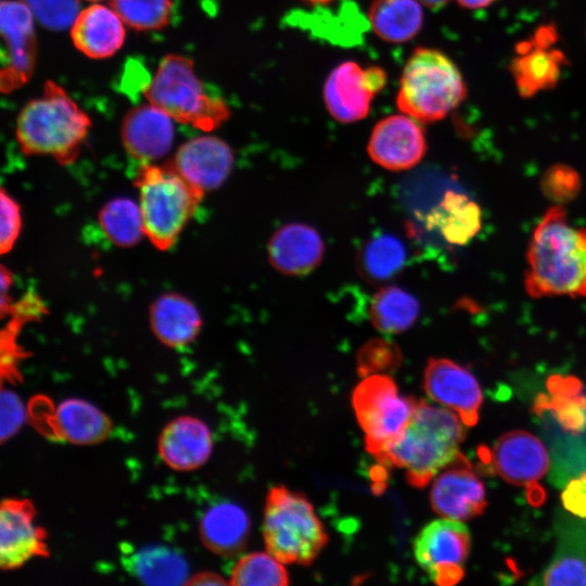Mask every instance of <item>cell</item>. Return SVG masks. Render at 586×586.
Masks as SVG:
<instances>
[{
    "instance_id": "603a6c76",
    "label": "cell",
    "mask_w": 586,
    "mask_h": 586,
    "mask_svg": "<svg viewBox=\"0 0 586 586\" xmlns=\"http://www.w3.org/2000/svg\"><path fill=\"white\" fill-rule=\"evenodd\" d=\"M54 436L74 445H93L104 441L111 430V419L95 405L81 398H67L52 412Z\"/></svg>"
},
{
    "instance_id": "d6a6232c",
    "label": "cell",
    "mask_w": 586,
    "mask_h": 586,
    "mask_svg": "<svg viewBox=\"0 0 586 586\" xmlns=\"http://www.w3.org/2000/svg\"><path fill=\"white\" fill-rule=\"evenodd\" d=\"M229 583L238 586H284L289 584V574L272 555L257 551L239 559Z\"/></svg>"
},
{
    "instance_id": "8d00e7d4",
    "label": "cell",
    "mask_w": 586,
    "mask_h": 586,
    "mask_svg": "<svg viewBox=\"0 0 586 586\" xmlns=\"http://www.w3.org/2000/svg\"><path fill=\"white\" fill-rule=\"evenodd\" d=\"M402 356L392 342L373 339L367 342L357 355L358 371L362 375L396 369Z\"/></svg>"
},
{
    "instance_id": "52a82bcc",
    "label": "cell",
    "mask_w": 586,
    "mask_h": 586,
    "mask_svg": "<svg viewBox=\"0 0 586 586\" xmlns=\"http://www.w3.org/2000/svg\"><path fill=\"white\" fill-rule=\"evenodd\" d=\"M263 534L270 555L301 565L310 564L328 542L309 500L284 486H275L267 495Z\"/></svg>"
},
{
    "instance_id": "bcb514c9",
    "label": "cell",
    "mask_w": 586,
    "mask_h": 586,
    "mask_svg": "<svg viewBox=\"0 0 586 586\" xmlns=\"http://www.w3.org/2000/svg\"><path fill=\"white\" fill-rule=\"evenodd\" d=\"M85 1H89V2H100V1H103V0H85Z\"/></svg>"
},
{
    "instance_id": "2e32d148",
    "label": "cell",
    "mask_w": 586,
    "mask_h": 586,
    "mask_svg": "<svg viewBox=\"0 0 586 586\" xmlns=\"http://www.w3.org/2000/svg\"><path fill=\"white\" fill-rule=\"evenodd\" d=\"M424 388L433 400L456 411L466 425L476 424L482 391L466 368L446 358H431L424 372Z\"/></svg>"
},
{
    "instance_id": "ba28073f",
    "label": "cell",
    "mask_w": 586,
    "mask_h": 586,
    "mask_svg": "<svg viewBox=\"0 0 586 586\" xmlns=\"http://www.w3.org/2000/svg\"><path fill=\"white\" fill-rule=\"evenodd\" d=\"M352 403L366 448L375 457L400 438L418 400L400 395L390 377L373 374L356 386Z\"/></svg>"
},
{
    "instance_id": "9a60e30c",
    "label": "cell",
    "mask_w": 586,
    "mask_h": 586,
    "mask_svg": "<svg viewBox=\"0 0 586 586\" xmlns=\"http://www.w3.org/2000/svg\"><path fill=\"white\" fill-rule=\"evenodd\" d=\"M425 149L422 127L407 114L391 115L378 122L368 142L372 161L390 170L413 167L422 160Z\"/></svg>"
},
{
    "instance_id": "7c38bea8",
    "label": "cell",
    "mask_w": 586,
    "mask_h": 586,
    "mask_svg": "<svg viewBox=\"0 0 586 586\" xmlns=\"http://www.w3.org/2000/svg\"><path fill=\"white\" fill-rule=\"evenodd\" d=\"M386 84V74L379 66L361 68L353 61L336 66L326 80L323 99L336 120L354 123L365 118L374 95Z\"/></svg>"
},
{
    "instance_id": "ffe728a7",
    "label": "cell",
    "mask_w": 586,
    "mask_h": 586,
    "mask_svg": "<svg viewBox=\"0 0 586 586\" xmlns=\"http://www.w3.org/2000/svg\"><path fill=\"white\" fill-rule=\"evenodd\" d=\"M126 24L111 7L99 2L80 10L69 27L75 48L93 60H104L120 50Z\"/></svg>"
},
{
    "instance_id": "b9f144b4",
    "label": "cell",
    "mask_w": 586,
    "mask_h": 586,
    "mask_svg": "<svg viewBox=\"0 0 586 586\" xmlns=\"http://www.w3.org/2000/svg\"><path fill=\"white\" fill-rule=\"evenodd\" d=\"M187 584L196 586L225 585L227 584V581L216 573L201 572L190 576Z\"/></svg>"
},
{
    "instance_id": "277c9868",
    "label": "cell",
    "mask_w": 586,
    "mask_h": 586,
    "mask_svg": "<svg viewBox=\"0 0 586 586\" xmlns=\"http://www.w3.org/2000/svg\"><path fill=\"white\" fill-rule=\"evenodd\" d=\"M144 233L162 251L174 245L204 192L193 187L173 166L142 164L135 180Z\"/></svg>"
},
{
    "instance_id": "60d3db41",
    "label": "cell",
    "mask_w": 586,
    "mask_h": 586,
    "mask_svg": "<svg viewBox=\"0 0 586 586\" xmlns=\"http://www.w3.org/2000/svg\"><path fill=\"white\" fill-rule=\"evenodd\" d=\"M561 500L568 511L586 519V473L568 483L561 494Z\"/></svg>"
},
{
    "instance_id": "6da1fadb",
    "label": "cell",
    "mask_w": 586,
    "mask_h": 586,
    "mask_svg": "<svg viewBox=\"0 0 586 586\" xmlns=\"http://www.w3.org/2000/svg\"><path fill=\"white\" fill-rule=\"evenodd\" d=\"M524 286L533 298L586 297V228L569 222L564 208L547 209L526 253Z\"/></svg>"
},
{
    "instance_id": "7bdbcfd3",
    "label": "cell",
    "mask_w": 586,
    "mask_h": 586,
    "mask_svg": "<svg viewBox=\"0 0 586 586\" xmlns=\"http://www.w3.org/2000/svg\"><path fill=\"white\" fill-rule=\"evenodd\" d=\"M462 7L468 9H480L489 5L494 0H457Z\"/></svg>"
},
{
    "instance_id": "4dcf8cb0",
    "label": "cell",
    "mask_w": 586,
    "mask_h": 586,
    "mask_svg": "<svg viewBox=\"0 0 586 586\" xmlns=\"http://www.w3.org/2000/svg\"><path fill=\"white\" fill-rule=\"evenodd\" d=\"M99 222L104 234L120 247L133 246L145 235L139 204L126 198L107 202L99 213Z\"/></svg>"
},
{
    "instance_id": "e575fe53",
    "label": "cell",
    "mask_w": 586,
    "mask_h": 586,
    "mask_svg": "<svg viewBox=\"0 0 586 586\" xmlns=\"http://www.w3.org/2000/svg\"><path fill=\"white\" fill-rule=\"evenodd\" d=\"M582 187L581 177L575 169L564 164L549 167L540 179L543 193L556 204L572 201Z\"/></svg>"
},
{
    "instance_id": "cb8c5ba5",
    "label": "cell",
    "mask_w": 586,
    "mask_h": 586,
    "mask_svg": "<svg viewBox=\"0 0 586 586\" xmlns=\"http://www.w3.org/2000/svg\"><path fill=\"white\" fill-rule=\"evenodd\" d=\"M250 528L251 522L245 510L229 500L211 506L200 521L203 544L221 556H233L241 551L247 542Z\"/></svg>"
},
{
    "instance_id": "4316f807",
    "label": "cell",
    "mask_w": 586,
    "mask_h": 586,
    "mask_svg": "<svg viewBox=\"0 0 586 586\" xmlns=\"http://www.w3.org/2000/svg\"><path fill=\"white\" fill-rule=\"evenodd\" d=\"M481 217L479 205L468 195L447 191L430 214L428 224L449 244L464 245L477 234Z\"/></svg>"
},
{
    "instance_id": "7a4b0ae2",
    "label": "cell",
    "mask_w": 586,
    "mask_h": 586,
    "mask_svg": "<svg viewBox=\"0 0 586 586\" xmlns=\"http://www.w3.org/2000/svg\"><path fill=\"white\" fill-rule=\"evenodd\" d=\"M459 418L447 408L420 399L400 438L375 458L382 464L404 469L407 482L423 488L460 455L466 430Z\"/></svg>"
},
{
    "instance_id": "484cf974",
    "label": "cell",
    "mask_w": 586,
    "mask_h": 586,
    "mask_svg": "<svg viewBox=\"0 0 586 586\" xmlns=\"http://www.w3.org/2000/svg\"><path fill=\"white\" fill-rule=\"evenodd\" d=\"M550 396L536 397L532 410L537 415L551 411L558 423L571 433L586 429V396L582 394V382L575 377L552 375L547 381Z\"/></svg>"
},
{
    "instance_id": "8fae6325",
    "label": "cell",
    "mask_w": 586,
    "mask_h": 586,
    "mask_svg": "<svg viewBox=\"0 0 586 586\" xmlns=\"http://www.w3.org/2000/svg\"><path fill=\"white\" fill-rule=\"evenodd\" d=\"M0 29L4 43L0 86L3 93H10L27 84L36 67L35 16L22 0H3Z\"/></svg>"
},
{
    "instance_id": "f546056e",
    "label": "cell",
    "mask_w": 586,
    "mask_h": 586,
    "mask_svg": "<svg viewBox=\"0 0 586 586\" xmlns=\"http://www.w3.org/2000/svg\"><path fill=\"white\" fill-rule=\"evenodd\" d=\"M419 309V303L413 295L396 286H386L374 295L370 318L381 332L399 333L415 323Z\"/></svg>"
},
{
    "instance_id": "d4e9b609",
    "label": "cell",
    "mask_w": 586,
    "mask_h": 586,
    "mask_svg": "<svg viewBox=\"0 0 586 586\" xmlns=\"http://www.w3.org/2000/svg\"><path fill=\"white\" fill-rule=\"evenodd\" d=\"M150 323L155 336L169 347L191 343L202 327L195 305L183 295L166 293L151 306Z\"/></svg>"
},
{
    "instance_id": "83f0119b",
    "label": "cell",
    "mask_w": 586,
    "mask_h": 586,
    "mask_svg": "<svg viewBox=\"0 0 586 586\" xmlns=\"http://www.w3.org/2000/svg\"><path fill=\"white\" fill-rule=\"evenodd\" d=\"M129 571L148 585L187 584L189 565L181 553L162 545H149L126 557Z\"/></svg>"
},
{
    "instance_id": "d590c367",
    "label": "cell",
    "mask_w": 586,
    "mask_h": 586,
    "mask_svg": "<svg viewBox=\"0 0 586 586\" xmlns=\"http://www.w3.org/2000/svg\"><path fill=\"white\" fill-rule=\"evenodd\" d=\"M35 18L51 30L69 28L79 10L78 0H22Z\"/></svg>"
},
{
    "instance_id": "7402d4cb",
    "label": "cell",
    "mask_w": 586,
    "mask_h": 586,
    "mask_svg": "<svg viewBox=\"0 0 586 586\" xmlns=\"http://www.w3.org/2000/svg\"><path fill=\"white\" fill-rule=\"evenodd\" d=\"M323 242L313 227L293 222L278 229L268 245L270 264L281 273L301 276L321 262Z\"/></svg>"
},
{
    "instance_id": "5bb4252c",
    "label": "cell",
    "mask_w": 586,
    "mask_h": 586,
    "mask_svg": "<svg viewBox=\"0 0 586 586\" xmlns=\"http://www.w3.org/2000/svg\"><path fill=\"white\" fill-rule=\"evenodd\" d=\"M48 555L46 533L36 523L27 499H4L0 508V564L14 570L36 557Z\"/></svg>"
},
{
    "instance_id": "9c48e42d",
    "label": "cell",
    "mask_w": 586,
    "mask_h": 586,
    "mask_svg": "<svg viewBox=\"0 0 586 586\" xmlns=\"http://www.w3.org/2000/svg\"><path fill=\"white\" fill-rule=\"evenodd\" d=\"M558 40L556 26L544 24L515 44L509 68L522 98H532L558 85L568 65L565 53L557 47Z\"/></svg>"
},
{
    "instance_id": "8992f818",
    "label": "cell",
    "mask_w": 586,
    "mask_h": 586,
    "mask_svg": "<svg viewBox=\"0 0 586 586\" xmlns=\"http://www.w3.org/2000/svg\"><path fill=\"white\" fill-rule=\"evenodd\" d=\"M143 95L175 122L203 131L216 129L230 116L226 102L207 93L193 61L181 54L163 58Z\"/></svg>"
},
{
    "instance_id": "d6986e66",
    "label": "cell",
    "mask_w": 586,
    "mask_h": 586,
    "mask_svg": "<svg viewBox=\"0 0 586 586\" xmlns=\"http://www.w3.org/2000/svg\"><path fill=\"white\" fill-rule=\"evenodd\" d=\"M120 137L130 157L149 164L162 158L171 149L174 119L148 102L127 112L122 122Z\"/></svg>"
},
{
    "instance_id": "836d02e7",
    "label": "cell",
    "mask_w": 586,
    "mask_h": 586,
    "mask_svg": "<svg viewBox=\"0 0 586 586\" xmlns=\"http://www.w3.org/2000/svg\"><path fill=\"white\" fill-rule=\"evenodd\" d=\"M124 23L138 31L165 28L173 14V0H110Z\"/></svg>"
},
{
    "instance_id": "f6af8a7d",
    "label": "cell",
    "mask_w": 586,
    "mask_h": 586,
    "mask_svg": "<svg viewBox=\"0 0 586 586\" xmlns=\"http://www.w3.org/2000/svg\"><path fill=\"white\" fill-rule=\"evenodd\" d=\"M305 1H307L309 3H316V4H326V3H329V2H331L333 0H305Z\"/></svg>"
},
{
    "instance_id": "f1b7e54d",
    "label": "cell",
    "mask_w": 586,
    "mask_h": 586,
    "mask_svg": "<svg viewBox=\"0 0 586 586\" xmlns=\"http://www.w3.org/2000/svg\"><path fill=\"white\" fill-rule=\"evenodd\" d=\"M369 21L381 39L405 42L421 29L423 11L419 0H373Z\"/></svg>"
},
{
    "instance_id": "3957f363",
    "label": "cell",
    "mask_w": 586,
    "mask_h": 586,
    "mask_svg": "<svg viewBox=\"0 0 586 586\" xmlns=\"http://www.w3.org/2000/svg\"><path fill=\"white\" fill-rule=\"evenodd\" d=\"M89 115L54 80L29 100L16 117L15 136L26 155H47L59 164L73 163L91 128Z\"/></svg>"
},
{
    "instance_id": "30bf717a",
    "label": "cell",
    "mask_w": 586,
    "mask_h": 586,
    "mask_svg": "<svg viewBox=\"0 0 586 586\" xmlns=\"http://www.w3.org/2000/svg\"><path fill=\"white\" fill-rule=\"evenodd\" d=\"M469 549L468 528L447 518L426 524L413 543L418 564L440 586L455 585L463 577Z\"/></svg>"
},
{
    "instance_id": "44dd1931",
    "label": "cell",
    "mask_w": 586,
    "mask_h": 586,
    "mask_svg": "<svg viewBox=\"0 0 586 586\" xmlns=\"http://www.w3.org/2000/svg\"><path fill=\"white\" fill-rule=\"evenodd\" d=\"M157 448L168 467L177 471H191L209 458L213 437L205 422L195 417L181 416L165 425Z\"/></svg>"
},
{
    "instance_id": "f35d334b",
    "label": "cell",
    "mask_w": 586,
    "mask_h": 586,
    "mask_svg": "<svg viewBox=\"0 0 586 586\" xmlns=\"http://www.w3.org/2000/svg\"><path fill=\"white\" fill-rule=\"evenodd\" d=\"M0 200V251L1 254H5L11 251L16 239L18 238L22 227V217L20 205L11 195L5 192L4 188L1 189Z\"/></svg>"
},
{
    "instance_id": "4fadbf2b",
    "label": "cell",
    "mask_w": 586,
    "mask_h": 586,
    "mask_svg": "<svg viewBox=\"0 0 586 586\" xmlns=\"http://www.w3.org/2000/svg\"><path fill=\"white\" fill-rule=\"evenodd\" d=\"M430 500L437 514L456 521L481 514L487 505L483 482L461 454L436 476Z\"/></svg>"
},
{
    "instance_id": "e0dca14e",
    "label": "cell",
    "mask_w": 586,
    "mask_h": 586,
    "mask_svg": "<svg viewBox=\"0 0 586 586\" xmlns=\"http://www.w3.org/2000/svg\"><path fill=\"white\" fill-rule=\"evenodd\" d=\"M170 163L187 181L205 193L226 181L234 157L224 140L214 136H200L182 143Z\"/></svg>"
},
{
    "instance_id": "ee69618b",
    "label": "cell",
    "mask_w": 586,
    "mask_h": 586,
    "mask_svg": "<svg viewBox=\"0 0 586 586\" xmlns=\"http://www.w3.org/2000/svg\"><path fill=\"white\" fill-rule=\"evenodd\" d=\"M421 3L430 9H440L446 4L449 0H419Z\"/></svg>"
},
{
    "instance_id": "5b68a950",
    "label": "cell",
    "mask_w": 586,
    "mask_h": 586,
    "mask_svg": "<svg viewBox=\"0 0 586 586\" xmlns=\"http://www.w3.org/2000/svg\"><path fill=\"white\" fill-rule=\"evenodd\" d=\"M467 95V85L455 62L444 52L417 48L403 71L396 95L398 109L417 120L446 117Z\"/></svg>"
},
{
    "instance_id": "ac0fdd59",
    "label": "cell",
    "mask_w": 586,
    "mask_h": 586,
    "mask_svg": "<svg viewBox=\"0 0 586 586\" xmlns=\"http://www.w3.org/2000/svg\"><path fill=\"white\" fill-rule=\"evenodd\" d=\"M484 450V460L492 461L497 473L513 485H534L548 469L545 446L536 436L523 430L502 434L495 443L493 453Z\"/></svg>"
},
{
    "instance_id": "1f68e13d",
    "label": "cell",
    "mask_w": 586,
    "mask_h": 586,
    "mask_svg": "<svg viewBox=\"0 0 586 586\" xmlns=\"http://www.w3.org/2000/svg\"><path fill=\"white\" fill-rule=\"evenodd\" d=\"M406 249L400 240L391 234H381L369 240L359 256V270L374 282L388 280L403 268Z\"/></svg>"
},
{
    "instance_id": "ab89813d",
    "label": "cell",
    "mask_w": 586,
    "mask_h": 586,
    "mask_svg": "<svg viewBox=\"0 0 586 586\" xmlns=\"http://www.w3.org/2000/svg\"><path fill=\"white\" fill-rule=\"evenodd\" d=\"M0 398V430L1 441L4 442L22 426L26 419V409L20 396L11 390L2 388Z\"/></svg>"
},
{
    "instance_id": "74e56055",
    "label": "cell",
    "mask_w": 586,
    "mask_h": 586,
    "mask_svg": "<svg viewBox=\"0 0 586 586\" xmlns=\"http://www.w3.org/2000/svg\"><path fill=\"white\" fill-rule=\"evenodd\" d=\"M545 585H586V564L583 558L563 556L556 559L544 574Z\"/></svg>"
}]
</instances>
